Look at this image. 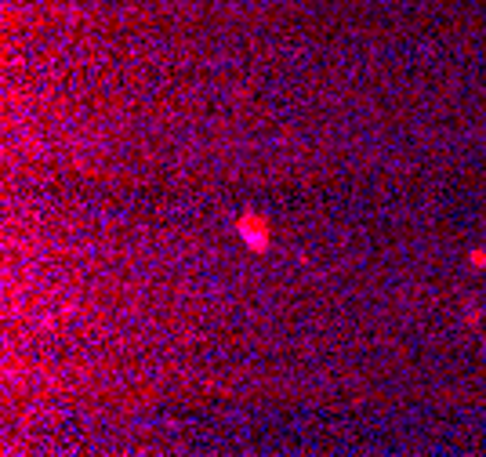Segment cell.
<instances>
[{
    "mask_svg": "<svg viewBox=\"0 0 486 457\" xmlns=\"http://www.w3.org/2000/svg\"><path fill=\"white\" fill-rule=\"evenodd\" d=\"M240 236H243L247 247L265 250V247H268V222H265L261 214H243V218H240Z\"/></svg>",
    "mask_w": 486,
    "mask_h": 457,
    "instance_id": "obj_1",
    "label": "cell"
}]
</instances>
